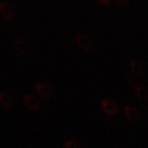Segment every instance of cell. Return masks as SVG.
I'll return each mask as SVG.
<instances>
[{
    "instance_id": "10",
    "label": "cell",
    "mask_w": 148,
    "mask_h": 148,
    "mask_svg": "<svg viewBox=\"0 0 148 148\" xmlns=\"http://www.w3.org/2000/svg\"><path fill=\"white\" fill-rule=\"evenodd\" d=\"M64 146H65V148H81L80 145L77 142L71 141V140L65 142Z\"/></svg>"
},
{
    "instance_id": "5",
    "label": "cell",
    "mask_w": 148,
    "mask_h": 148,
    "mask_svg": "<svg viewBox=\"0 0 148 148\" xmlns=\"http://www.w3.org/2000/svg\"><path fill=\"white\" fill-rule=\"evenodd\" d=\"M124 112L127 119L131 121L137 122L140 119V112L133 106L127 105L124 107Z\"/></svg>"
},
{
    "instance_id": "11",
    "label": "cell",
    "mask_w": 148,
    "mask_h": 148,
    "mask_svg": "<svg viewBox=\"0 0 148 148\" xmlns=\"http://www.w3.org/2000/svg\"><path fill=\"white\" fill-rule=\"evenodd\" d=\"M16 46H17V49H18V50H21L22 52H26L27 49V45L24 44V43L22 42V41H18V42H16Z\"/></svg>"
},
{
    "instance_id": "1",
    "label": "cell",
    "mask_w": 148,
    "mask_h": 148,
    "mask_svg": "<svg viewBox=\"0 0 148 148\" xmlns=\"http://www.w3.org/2000/svg\"><path fill=\"white\" fill-rule=\"evenodd\" d=\"M101 108L106 114L110 116H114L119 113V109L116 104L114 101L109 100H103L101 101Z\"/></svg>"
},
{
    "instance_id": "4",
    "label": "cell",
    "mask_w": 148,
    "mask_h": 148,
    "mask_svg": "<svg viewBox=\"0 0 148 148\" xmlns=\"http://www.w3.org/2000/svg\"><path fill=\"white\" fill-rule=\"evenodd\" d=\"M0 14L3 18L7 20H10L13 18L14 16V12L8 3L5 2H0Z\"/></svg>"
},
{
    "instance_id": "6",
    "label": "cell",
    "mask_w": 148,
    "mask_h": 148,
    "mask_svg": "<svg viewBox=\"0 0 148 148\" xmlns=\"http://www.w3.org/2000/svg\"><path fill=\"white\" fill-rule=\"evenodd\" d=\"M36 90L37 93L45 99H49L52 95V91L47 85L43 82H37L36 84Z\"/></svg>"
},
{
    "instance_id": "8",
    "label": "cell",
    "mask_w": 148,
    "mask_h": 148,
    "mask_svg": "<svg viewBox=\"0 0 148 148\" xmlns=\"http://www.w3.org/2000/svg\"><path fill=\"white\" fill-rule=\"evenodd\" d=\"M136 95L142 101H148V88L144 86H136L134 87Z\"/></svg>"
},
{
    "instance_id": "3",
    "label": "cell",
    "mask_w": 148,
    "mask_h": 148,
    "mask_svg": "<svg viewBox=\"0 0 148 148\" xmlns=\"http://www.w3.org/2000/svg\"><path fill=\"white\" fill-rule=\"evenodd\" d=\"M76 42L77 44V45L85 51L90 50L91 47L90 39L83 34H78L76 36Z\"/></svg>"
},
{
    "instance_id": "12",
    "label": "cell",
    "mask_w": 148,
    "mask_h": 148,
    "mask_svg": "<svg viewBox=\"0 0 148 148\" xmlns=\"http://www.w3.org/2000/svg\"><path fill=\"white\" fill-rule=\"evenodd\" d=\"M116 1L119 2V3H122V4H127L129 0H116Z\"/></svg>"
},
{
    "instance_id": "13",
    "label": "cell",
    "mask_w": 148,
    "mask_h": 148,
    "mask_svg": "<svg viewBox=\"0 0 148 148\" xmlns=\"http://www.w3.org/2000/svg\"><path fill=\"white\" fill-rule=\"evenodd\" d=\"M98 1L102 3L103 4H108V3L110 2V0H98Z\"/></svg>"
},
{
    "instance_id": "2",
    "label": "cell",
    "mask_w": 148,
    "mask_h": 148,
    "mask_svg": "<svg viewBox=\"0 0 148 148\" xmlns=\"http://www.w3.org/2000/svg\"><path fill=\"white\" fill-rule=\"evenodd\" d=\"M24 102H25L26 106L32 110L36 111L40 108V101L32 94H27L24 96Z\"/></svg>"
},
{
    "instance_id": "9",
    "label": "cell",
    "mask_w": 148,
    "mask_h": 148,
    "mask_svg": "<svg viewBox=\"0 0 148 148\" xmlns=\"http://www.w3.org/2000/svg\"><path fill=\"white\" fill-rule=\"evenodd\" d=\"M0 105L4 108L10 109L12 106V102L10 97L5 93H0Z\"/></svg>"
},
{
    "instance_id": "7",
    "label": "cell",
    "mask_w": 148,
    "mask_h": 148,
    "mask_svg": "<svg viewBox=\"0 0 148 148\" xmlns=\"http://www.w3.org/2000/svg\"><path fill=\"white\" fill-rule=\"evenodd\" d=\"M130 68L132 73L138 76H143L145 73V70L143 68V65L139 61L133 59L130 62Z\"/></svg>"
}]
</instances>
